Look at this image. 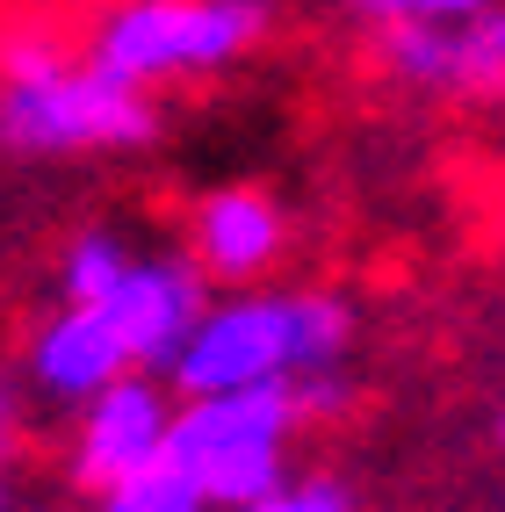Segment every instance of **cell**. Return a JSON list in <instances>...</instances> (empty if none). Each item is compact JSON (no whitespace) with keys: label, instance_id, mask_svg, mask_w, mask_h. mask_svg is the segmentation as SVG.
Here are the masks:
<instances>
[{"label":"cell","instance_id":"obj_1","mask_svg":"<svg viewBox=\"0 0 505 512\" xmlns=\"http://www.w3.org/2000/svg\"><path fill=\"white\" fill-rule=\"evenodd\" d=\"M347 347H354V311L325 289L224 296L195 318L181 361L166 368V383H174V397L303 383V375H318V368H340Z\"/></svg>","mask_w":505,"mask_h":512},{"label":"cell","instance_id":"obj_2","mask_svg":"<svg viewBox=\"0 0 505 512\" xmlns=\"http://www.w3.org/2000/svg\"><path fill=\"white\" fill-rule=\"evenodd\" d=\"M159 138L152 87L116 80L109 65L22 37L0 51V145L8 152H130Z\"/></svg>","mask_w":505,"mask_h":512},{"label":"cell","instance_id":"obj_3","mask_svg":"<svg viewBox=\"0 0 505 512\" xmlns=\"http://www.w3.org/2000/svg\"><path fill=\"white\" fill-rule=\"evenodd\" d=\"M311 426L296 404V383H260V390H217V397H174L166 426V469L210 505H253L289 476V440Z\"/></svg>","mask_w":505,"mask_h":512},{"label":"cell","instance_id":"obj_4","mask_svg":"<svg viewBox=\"0 0 505 512\" xmlns=\"http://www.w3.org/2000/svg\"><path fill=\"white\" fill-rule=\"evenodd\" d=\"M267 37V0H116L94 22L87 58L130 87L224 73Z\"/></svg>","mask_w":505,"mask_h":512},{"label":"cell","instance_id":"obj_5","mask_svg":"<svg viewBox=\"0 0 505 512\" xmlns=\"http://www.w3.org/2000/svg\"><path fill=\"white\" fill-rule=\"evenodd\" d=\"M166 426H174V390L166 375H116L101 397L80 404L73 433V476L87 491H116L130 476H145L166 462Z\"/></svg>","mask_w":505,"mask_h":512},{"label":"cell","instance_id":"obj_6","mask_svg":"<svg viewBox=\"0 0 505 512\" xmlns=\"http://www.w3.org/2000/svg\"><path fill=\"white\" fill-rule=\"evenodd\" d=\"M383 65L433 94L505 101V8L462 22H383Z\"/></svg>","mask_w":505,"mask_h":512},{"label":"cell","instance_id":"obj_7","mask_svg":"<svg viewBox=\"0 0 505 512\" xmlns=\"http://www.w3.org/2000/svg\"><path fill=\"white\" fill-rule=\"evenodd\" d=\"M123 339V354L138 375H166L181 361L195 318L210 311V296H202V275L195 260H130V275L116 282V296L101 303Z\"/></svg>","mask_w":505,"mask_h":512},{"label":"cell","instance_id":"obj_8","mask_svg":"<svg viewBox=\"0 0 505 512\" xmlns=\"http://www.w3.org/2000/svg\"><path fill=\"white\" fill-rule=\"evenodd\" d=\"M22 361H29V383L51 404H87V397L109 390L116 375H130V354H123V339H116L101 303H65V311H51L29 332Z\"/></svg>","mask_w":505,"mask_h":512},{"label":"cell","instance_id":"obj_9","mask_svg":"<svg viewBox=\"0 0 505 512\" xmlns=\"http://www.w3.org/2000/svg\"><path fill=\"white\" fill-rule=\"evenodd\" d=\"M282 210L267 202L260 188H217L195 202V224H188V260L202 282H231L246 289L260 282L267 267L282 260Z\"/></svg>","mask_w":505,"mask_h":512},{"label":"cell","instance_id":"obj_10","mask_svg":"<svg viewBox=\"0 0 505 512\" xmlns=\"http://www.w3.org/2000/svg\"><path fill=\"white\" fill-rule=\"evenodd\" d=\"M130 253L116 231H73V246H65V260H58V289H65V303H109L116 296V282L130 275Z\"/></svg>","mask_w":505,"mask_h":512},{"label":"cell","instance_id":"obj_11","mask_svg":"<svg viewBox=\"0 0 505 512\" xmlns=\"http://www.w3.org/2000/svg\"><path fill=\"white\" fill-rule=\"evenodd\" d=\"M94 512H210L174 469H145V476H130V484H116V491H101V505Z\"/></svg>","mask_w":505,"mask_h":512},{"label":"cell","instance_id":"obj_12","mask_svg":"<svg viewBox=\"0 0 505 512\" xmlns=\"http://www.w3.org/2000/svg\"><path fill=\"white\" fill-rule=\"evenodd\" d=\"M231 512H354V498H347L340 476H282L267 498L231 505Z\"/></svg>","mask_w":505,"mask_h":512},{"label":"cell","instance_id":"obj_13","mask_svg":"<svg viewBox=\"0 0 505 512\" xmlns=\"http://www.w3.org/2000/svg\"><path fill=\"white\" fill-rule=\"evenodd\" d=\"M347 8L376 15V22H462V15L498 8V0H347Z\"/></svg>","mask_w":505,"mask_h":512},{"label":"cell","instance_id":"obj_14","mask_svg":"<svg viewBox=\"0 0 505 512\" xmlns=\"http://www.w3.org/2000/svg\"><path fill=\"white\" fill-rule=\"evenodd\" d=\"M0 440H8V390H0Z\"/></svg>","mask_w":505,"mask_h":512},{"label":"cell","instance_id":"obj_15","mask_svg":"<svg viewBox=\"0 0 505 512\" xmlns=\"http://www.w3.org/2000/svg\"><path fill=\"white\" fill-rule=\"evenodd\" d=\"M0 512H8V484H0Z\"/></svg>","mask_w":505,"mask_h":512},{"label":"cell","instance_id":"obj_16","mask_svg":"<svg viewBox=\"0 0 505 512\" xmlns=\"http://www.w3.org/2000/svg\"><path fill=\"white\" fill-rule=\"evenodd\" d=\"M498 440H505V412H498Z\"/></svg>","mask_w":505,"mask_h":512}]
</instances>
